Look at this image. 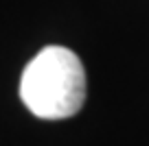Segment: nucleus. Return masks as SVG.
Returning a JSON list of instances; mask_svg holds the SVG:
<instances>
[{
	"label": "nucleus",
	"mask_w": 149,
	"mask_h": 146,
	"mask_svg": "<svg viewBox=\"0 0 149 146\" xmlns=\"http://www.w3.org/2000/svg\"><path fill=\"white\" fill-rule=\"evenodd\" d=\"M20 98L33 116L64 120L86 101V70L64 46H46L26 63L20 79Z\"/></svg>",
	"instance_id": "nucleus-1"
}]
</instances>
